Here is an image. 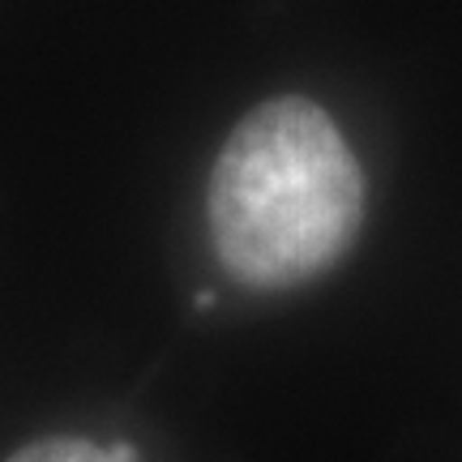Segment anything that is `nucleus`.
Masks as SVG:
<instances>
[{
    "mask_svg": "<svg viewBox=\"0 0 462 462\" xmlns=\"http://www.w3.org/2000/svg\"><path fill=\"white\" fill-rule=\"evenodd\" d=\"M206 218L231 279L287 291L326 274L356 245L364 171L317 103L270 99L218 150Z\"/></svg>",
    "mask_w": 462,
    "mask_h": 462,
    "instance_id": "1",
    "label": "nucleus"
},
{
    "mask_svg": "<svg viewBox=\"0 0 462 462\" xmlns=\"http://www.w3.org/2000/svg\"><path fill=\"white\" fill-rule=\"evenodd\" d=\"M9 462H137V449L129 441L95 446L86 437H43V441L22 446Z\"/></svg>",
    "mask_w": 462,
    "mask_h": 462,
    "instance_id": "2",
    "label": "nucleus"
}]
</instances>
